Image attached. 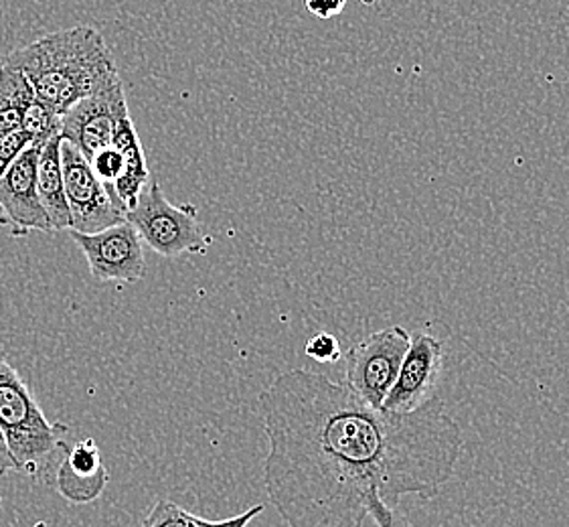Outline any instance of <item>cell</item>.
I'll return each mask as SVG.
<instances>
[{"instance_id": "9a60e30c", "label": "cell", "mask_w": 569, "mask_h": 527, "mask_svg": "<svg viewBox=\"0 0 569 527\" xmlns=\"http://www.w3.org/2000/svg\"><path fill=\"white\" fill-rule=\"evenodd\" d=\"M0 96L19 110H27L37 100L34 90L21 71L2 63L0 66Z\"/></svg>"}, {"instance_id": "5bb4252c", "label": "cell", "mask_w": 569, "mask_h": 527, "mask_svg": "<svg viewBox=\"0 0 569 527\" xmlns=\"http://www.w3.org/2000/svg\"><path fill=\"white\" fill-rule=\"evenodd\" d=\"M213 521L194 516L182 509L181 505L172 504L169 499H159L152 505L149 516L144 517L142 527H211Z\"/></svg>"}, {"instance_id": "7a4b0ae2", "label": "cell", "mask_w": 569, "mask_h": 527, "mask_svg": "<svg viewBox=\"0 0 569 527\" xmlns=\"http://www.w3.org/2000/svg\"><path fill=\"white\" fill-rule=\"evenodd\" d=\"M7 66L21 71L39 100L66 115L71 106L98 92L118 76L102 34L90 24L46 34L12 51Z\"/></svg>"}, {"instance_id": "2e32d148", "label": "cell", "mask_w": 569, "mask_h": 527, "mask_svg": "<svg viewBox=\"0 0 569 527\" xmlns=\"http://www.w3.org/2000/svg\"><path fill=\"white\" fill-rule=\"evenodd\" d=\"M91 165V171L96 172V177L102 181L108 189H112V185L122 177L124 172L126 159L124 152L116 147H106L98 150L96 155H91L88 159Z\"/></svg>"}, {"instance_id": "4fadbf2b", "label": "cell", "mask_w": 569, "mask_h": 527, "mask_svg": "<svg viewBox=\"0 0 569 527\" xmlns=\"http://www.w3.org/2000/svg\"><path fill=\"white\" fill-rule=\"evenodd\" d=\"M61 125H63V115H59L53 106L43 102V100H34L21 116V130H24L33 145L43 147L49 140L61 137Z\"/></svg>"}, {"instance_id": "ac0fdd59", "label": "cell", "mask_w": 569, "mask_h": 527, "mask_svg": "<svg viewBox=\"0 0 569 527\" xmlns=\"http://www.w3.org/2000/svg\"><path fill=\"white\" fill-rule=\"evenodd\" d=\"M305 354L319 364H335L341 359V345L335 335L319 332L308 339Z\"/></svg>"}, {"instance_id": "8fae6325", "label": "cell", "mask_w": 569, "mask_h": 527, "mask_svg": "<svg viewBox=\"0 0 569 527\" xmlns=\"http://www.w3.org/2000/svg\"><path fill=\"white\" fill-rule=\"evenodd\" d=\"M108 469L93 438H81L66 447V457L58 469V489L71 504H91L108 485Z\"/></svg>"}, {"instance_id": "ffe728a7", "label": "cell", "mask_w": 569, "mask_h": 527, "mask_svg": "<svg viewBox=\"0 0 569 527\" xmlns=\"http://www.w3.org/2000/svg\"><path fill=\"white\" fill-rule=\"evenodd\" d=\"M305 7L310 14L319 17L322 21L341 14L347 7V0H305Z\"/></svg>"}, {"instance_id": "d6986e66", "label": "cell", "mask_w": 569, "mask_h": 527, "mask_svg": "<svg viewBox=\"0 0 569 527\" xmlns=\"http://www.w3.org/2000/svg\"><path fill=\"white\" fill-rule=\"evenodd\" d=\"M367 514L373 517L377 527H416L408 517L386 504L379 495H371L367 499Z\"/></svg>"}, {"instance_id": "9c48e42d", "label": "cell", "mask_w": 569, "mask_h": 527, "mask_svg": "<svg viewBox=\"0 0 569 527\" xmlns=\"http://www.w3.org/2000/svg\"><path fill=\"white\" fill-rule=\"evenodd\" d=\"M39 149L41 147L31 145L0 177V226L9 228L14 238L31 231H56L37 191Z\"/></svg>"}, {"instance_id": "30bf717a", "label": "cell", "mask_w": 569, "mask_h": 527, "mask_svg": "<svg viewBox=\"0 0 569 527\" xmlns=\"http://www.w3.org/2000/svg\"><path fill=\"white\" fill-rule=\"evenodd\" d=\"M445 364V344L430 332H416L399 367V376L383 401V410L416 412L430 398Z\"/></svg>"}, {"instance_id": "277c9868", "label": "cell", "mask_w": 569, "mask_h": 527, "mask_svg": "<svg viewBox=\"0 0 569 527\" xmlns=\"http://www.w3.org/2000/svg\"><path fill=\"white\" fill-rule=\"evenodd\" d=\"M199 209L193 203L172 206L162 193L159 181L150 179L140 191L137 206L130 207L126 221L137 230L154 252L164 258L181 253H206L211 246L199 226Z\"/></svg>"}, {"instance_id": "ba28073f", "label": "cell", "mask_w": 569, "mask_h": 527, "mask_svg": "<svg viewBox=\"0 0 569 527\" xmlns=\"http://www.w3.org/2000/svg\"><path fill=\"white\" fill-rule=\"evenodd\" d=\"M69 236L80 246L93 278L132 285L147 276L142 240L128 221L96 233L69 231Z\"/></svg>"}, {"instance_id": "3957f363", "label": "cell", "mask_w": 569, "mask_h": 527, "mask_svg": "<svg viewBox=\"0 0 569 527\" xmlns=\"http://www.w3.org/2000/svg\"><path fill=\"white\" fill-rule=\"evenodd\" d=\"M0 430L19 470L34 469L63 445L66 426L46 418L19 371L0 354Z\"/></svg>"}, {"instance_id": "7402d4cb", "label": "cell", "mask_w": 569, "mask_h": 527, "mask_svg": "<svg viewBox=\"0 0 569 527\" xmlns=\"http://www.w3.org/2000/svg\"><path fill=\"white\" fill-rule=\"evenodd\" d=\"M262 511L263 505H256V507H251L248 511H243L241 516L229 517V519H223V521H213L211 527H248L250 521H253Z\"/></svg>"}, {"instance_id": "603a6c76", "label": "cell", "mask_w": 569, "mask_h": 527, "mask_svg": "<svg viewBox=\"0 0 569 527\" xmlns=\"http://www.w3.org/2000/svg\"><path fill=\"white\" fill-rule=\"evenodd\" d=\"M11 470H19V467H17V460L12 457L7 438H4L2 430H0V479H2L4 475H9Z\"/></svg>"}, {"instance_id": "7c38bea8", "label": "cell", "mask_w": 569, "mask_h": 527, "mask_svg": "<svg viewBox=\"0 0 569 527\" xmlns=\"http://www.w3.org/2000/svg\"><path fill=\"white\" fill-rule=\"evenodd\" d=\"M61 140L56 137L39 149L37 157V191L41 206L53 230H71V213L66 199L63 169H61Z\"/></svg>"}, {"instance_id": "6da1fadb", "label": "cell", "mask_w": 569, "mask_h": 527, "mask_svg": "<svg viewBox=\"0 0 569 527\" xmlns=\"http://www.w3.org/2000/svg\"><path fill=\"white\" fill-rule=\"evenodd\" d=\"M270 453L263 487L288 527H363L367 499H433L455 477L465 435L432 398L416 412L365 404L345 384L292 369L258 398Z\"/></svg>"}, {"instance_id": "44dd1931", "label": "cell", "mask_w": 569, "mask_h": 527, "mask_svg": "<svg viewBox=\"0 0 569 527\" xmlns=\"http://www.w3.org/2000/svg\"><path fill=\"white\" fill-rule=\"evenodd\" d=\"M21 116H23V110H19L17 106H12L9 100H4L0 96V135H7V132L21 128Z\"/></svg>"}, {"instance_id": "52a82bcc", "label": "cell", "mask_w": 569, "mask_h": 527, "mask_svg": "<svg viewBox=\"0 0 569 527\" xmlns=\"http://www.w3.org/2000/svg\"><path fill=\"white\" fill-rule=\"evenodd\" d=\"M126 115L128 106L124 86L118 73L108 83H103L98 92L69 108L63 115L61 138L80 149L86 159H91V155L98 150L112 147L116 125Z\"/></svg>"}, {"instance_id": "5b68a950", "label": "cell", "mask_w": 569, "mask_h": 527, "mask_svg": "<svg viewBox=\"0 0 569 527\" xmlns=\"http://www.w3.org/2000/svg\"><path fill=\"white\" fill-rule=\"evenodd\" d=\"M410 332L398 325L365 337L345 356V386L365 404L383 408V401L398 379L406 351L410 349Z\"/></svg>"}, {"instance_id": "8992f818", "label": "cell", "mask_w": 569, "mask_h": 527, "mask_svg": "<svg viewBox=\"0 0 569 527\" xmlns=\"http://www.w3.org/2000/svg\"><path fill=\"white\" fill-rule=\"evenodd\" d=\"M61 169L71 213L69 231L96 233L126 221L124 207L91 171L90 161L81 155L80 149L68 140H61Z\"/></svg>"}, {"instance_id": "e0dca14e", "label": "cell", "mask_w": 569, "mask_h": 527, "mask_svg": "<svg viewBox=\"0 0 569 527\" xmlns=\"http://www.w3.org/2000/svg\"><path fill=\"white\" fill-rule=\"evenodd\" d=\"M31 145H33V140L21 128L7 132V135H0V177L9 171L12 162L17 161L21 157V152L29 149Z\"/></svg>"}]
</instances>
